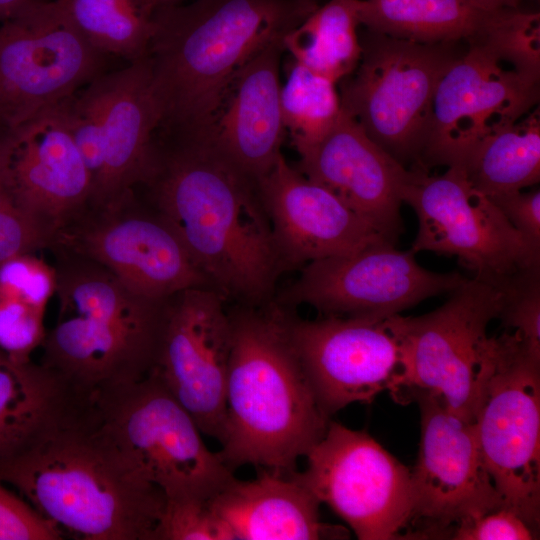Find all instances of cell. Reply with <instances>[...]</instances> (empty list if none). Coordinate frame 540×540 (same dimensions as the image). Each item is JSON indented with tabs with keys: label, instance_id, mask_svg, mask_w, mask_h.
<instances>
[{
	"label": "cell",
	"instance_id": "6da1fadb",
	"mask_svg": "<svg viewBox=\"0 0 540 540\" xmlns=\"http://www.w3.org/2000/svg\"><path fill=\"white\" fill-rule=\"evenodd\" d=\"M136 195L177 234L213 289L228 301L273 299L283 271L255 184L203 134L159 130Z\"/></svg>",
	"mask_w": 540,
	"mask_h": 540
},
{
	"label": "cell",
	"instance_id": "7a4b0ae2",
	"mask_svg": "<svg viewBox=\"0 0 540 540\" xmlns=\"http://www.w3.org/2000/svg\"><path fill=\"white\" fill-rule=\"evenodd\" d=\"M292 309L276 299L229 308L232 342L218 453L233 471L247 465L295 471L331 420L294 345Z\"/></svg>",
	"mask_w": 540,
	"mask_h": 540
},
{
	"label": "cell",
	"instance_id": "3957f363",
	"mask_svg": "<svg viewBox=\"0 0 540 540\" xmlns=\"http://www.w3.org/2000/svg\"><path fill=\"white\" fill-rule=\"evenodd\" d=\"M318 6V0H193L156 8L147 57L160 129L206 133L238 71Z\"/></svg>",
	"mask_w": 540,
	"mask_h": 540
},
{
	"label": "cell",
	"instance_id": "277c9868",
	"mask_svg": "<svg viewBox=\"0 0 540 540\" xmlns=\"http://www.w3.org/2000/svg\"><path fill=\"white\" fill-rule=\"evenodd\" d=\"M0 482L16 488L63 536L83 540H156L166 504L127 467L91 402L1 464Z\"/></svg>",
	"mask_w": 540,
	"mask_h": 540
},
{
	"label": "cell",
	"instance_id": "5b68a950",
	"mask_svg": "<svg viewBox=\"0 0 540 540\" xmlns=\"http://www.w3.org/2000/svg\"><path fill=\"white\" fill-rule=\"evenodd\" d=\"M59 316L42 363L79 397L149 374L166 303L142 298L97 262L53 249Z\"/></svg>",
	"mask_w": 540,
	"mask_h": 540
},
{
	"label": "cell",
	"instance_id": "8992f818",
	"mask_svg": "<svg viewBox=\"0 0 540 540\" xmlns=\"http://www.w3.org/2000/svg\"><path fill=\"white\" fill-rule=\"evenodd\" d=\"M539 14L468 45L444 72L432 101L422 166H452L477 141L535 107L540 80Z\"/></svg>",
	"mask_w": 540,
	"mask_h": 540
},
{
	"label": "cell",
	"instance_id": "52a82bcc",
	"mask_svg": "<svg viewBox=\"0 0 540 540\" xmlns=\"http://www.w3.org/2000/svg\"><path fill=\"white\" fill-rule=\"evenodd\" d=\"M98 424L132 473L167 501L210 500L235 476L152 373L95 394Z\"/></svg>",
	"mask_w": 540,
	"mask_h": 540
},
{
	"label": "cell",
	"instance_id": "ba28073f",
	"mask_svg": "<svg viewBox=\"0 0 540 540\" xmlns=\"http://www.w3.org/2000/svg\"><path fill=\"white\" fill-rule=\"evenodd\" d=\"M473 425L504 506L540 523V355L520 335L489 337Z\"/></svg>",
	"mask_w": 540,
	"mask_h": 540
},
{
	"label": "cell",
	"instance_id": "9c48e42d",
	"mask_svg": "<svg viewBox=\"0 0 540 540\" xmlns=\"http://www.w3.org/2000/svg\"><path fill=\"white\" fill-rule=\"evenodd\" d=\"M341 84L342 109L407 169L421 168L435 90L458 43H419L369 32ZM426 170V169H425Z\"/></svg>",
	"mask_w": 540,
	"mask_h": 540
},
{
	"label": "cell",
	"instance_id": "30bf717a",
	"mask_svg": "<svg viewBox=\"0 0 540 540\" xmlns=\"http://www.w3.org/2000/svg\"><path fill=\"white\" fill-rule=\"evenodd\" d=\"M501 290L467 279L437 309L402 316L405 375L393 398L400 404L429 397L473 423L483 380L488 326L499 316Z\"/></svg>",
	"mask_w": 540,
	"mask_h": 540
},
{
	"label": "cell",
	"instance_id": "8fae6325",
	"mask_svg": "<svg viewBox=\"0 0 540 540\" xmlns=\"http://www.w3.org/2000/svg\"><path fill=\"white\" fill-rule=\"evenodd\" d=\"M401 199L415 212L418 232L411 249L457 257L475 278L498 285L540 264V248L529 243L458 165L441 175L409 169Z\"/></svg>",
	"mask_w": 540,
	"mask_h": 540
},
{
	"label": "cell",
	"instance_id": "7c38bea8",
	"mask_svg": "<svg viewBox=\"0 0 540 540\" xmlns=\"http://www.w3.org/2000/svg\"><path fill=\"white\" fill-rule=\"evenodd\" d=\"M107 55L61 0L37 1L0 24V131L72 97L104 73Z\"/></svg>",
	"mask_w": 540,
	"mask_h": 540
},
{
	"label": "cell",
	"instance_id": "4fadbf2b",
	"mask_svg": "<svg viewBox=\"0 0 540 540\" xmlns=\"http://www.w3.org/2000/svg\"><path fill=\"white\" fill-rule=\"evenodd\" d=\"M305 457L298 478L359 540L399 539L411 524V468L366 432L330 420Z\"/></svg>",
	"mask_w": 540,
	"mask_h": 540
},
{
	"label": "cell",
	"instance_id": "5bb4252c",
	"mask_svg": "<svg viewBox=\"0 0 540 540\" xmlns=\"http://www.w3.org/2000/svg\"><path fill=\"white\" fill-rule=\"evenodd\" d=\"M53 247L97 262L148 300L165 302L186 289L212 288L177 234L134 190L113 206L88 209L58 234Z\"/></svg>",
	"mask_w": 540,
	"mask_h": 540
},
{
	"label": "cell",
	"instance_id": "9a60e30c",
	"mask_svg": "<svg viewBox=\"0 0 540 540\" xmlns=\"http://www.w3.org/2000/svg\"><path fill=\"white\" fill-rule=\"evenodd\" d=\"M415 252L382 241L355 252L312 261L277 297L287 307L309 305L322 316L385 318L450 293L468 278L423 268Z\"/></svg>",
	"mask_w": 540,
	"mask_h": 540
},
{
	"label": "cell",
	"instance_id": "2e32d148",
	"mask_svg": "<svg viewBox=\"0 0 540 540\" xmlns=\"http://www.w3.org/2000/svg\"><path fill=\"white\" fill-rule=\"evenodd\" d=\"M291 335L322 412L369 403L387 391L394 398L405 375L400 314L385 318L322 316L292 311Z\"/></svg>",
	"mask_w": 540,
	"mask_h": 540
},
{
	"label": "cell",
	"instance_id": "e0dca14e",
	"mask_svg": "<svg viewBox=\"0 0 540 540\" xmlns=\"http://www.w3.org/2000/svg\"><path fill=\"white\" fill-rule=\"evenodd\" d=\"M228 300L196 287L166 303L150 373L188 411L203 434L220 442L232 342Z\"/></svg>",
	"mask_w": 540,
	"mask_h": 540
},
{
	"label": "cell",
	"instance_id": "ac0fdd59",
	"mask_svg": "<svg viewBox=\"0 0 540 540\" xmlns=\"http://www.w3.org/2000/svg\"><path fill=\"white\" fill-rule=\"evenodd\" d=\"M0 157L15 201L50 246L89 209L91 178L70 133L65 101L0 131Z\"/></svg>",
	"mask_w": 540,
	"mask_h": 540
},
{
	"label": "cell",
	"instance_id": "d6986e66",
	"mask_svg": "<svg viewBox=\"0 0 540 540\" xmlns=\"http://www.w3.org/2000/svg\"><path fill=\"white\" fill-rule=\"evenodd\" d=\"M416 403L421 413V436L411 469V523L445 531L465 518L504 506L485 465L473 423L432 398H419Z\"/></svg>",
	"mask_w": 540,
	"mask_h": 540
},
{
	"label": "cell",
	"instance_id": "ffe728a7",
	"mask_svg": "<svg viewBox=\"0 0 540 540\" xmlns=\"http://www.w3.org/2000/svg\"><path fill=\"white\" fill-rule=\"evenodd\" d=\"M257 188L283 271L390 242L331 192L290 165L283 154Z\"/></svg>",
	"mask_w": 540,
	"mask_h": 540
},
{
	"label": "cell",
	"instance_id": "44dd1931",
	"mask_svg": "<svg viewBox=\"0 0 540 540\" xmlns=\"http://www.w3.org/2000/svg\"><path fill=\"white\" fill-rule=\"evenodd\" d=\"M298 154L297 169L302 174L396 244L404 230L401 189L409 169L377 145L343 109L331 129Z\"/></svg>",
	"mask_w": 540,
	"mask_h": 540
},
{
	"label": "cell",
	"instance_id": "7402d4cb",
	"mask_svg": "<svg viewBox=\"0 0 540 540\" xmlns=\"http://www.w3.org/2000/svg\"><path fill=\"white\" fill-rule=\"evenodd\" d=\"M103 104L102 153L89 209L113 206L148 170L162 108L147 55L99 77Z\"/></svg>",
	"mask_w": 540,
	"mask_h": 540
},
{
	"label": "cell",
	"instance_id": "603a6c76",
	"mask_svg": "<svg viewBox=\"0 0 540 540\" xmlns=\"http://www.w3.org/2000/svg\"><path fill=\"white\" fill-rule=\"evenodd\" d=\"M282 41L251 58L230 82L204 133L214 148L257 186L280 157Z\"/></svg>",
	"mask_w": 540,
	"mask_h": 540
},
{
	"label": "cell",
	"instance_id": "cb8c5ba5",
	"mask_svg": "<svg viewBox=\"0 0 540 540\" xmlns=\"http://www.w3.org/2000/svg\"><path fill=\"white\" fill-rule=\"evenodd\" d=\"M210 504L235 540L348 538L343 527L321 521V503L298 478L297 470L258 469L253 479L234 478Z\"/></svg>",
	"mask_w": 540,
	"mask_h": 540
},
{
	"label": "cell",
	"instance_id": "d4e9b609",
	"mask_svg": "<svg viewBox=\"0 0 540 540\" xmlns=\"http://www.w3.org/2000/svg\"><path fill=\"white\" fill-rule=\"evenodd\" d=\"M527 11H484L469 0H358L359 24L369 32L419 43L468 45L508 32Z\"/></svg>",
	"mask_w": 540,
	"mask_h": 540
},
{
	"label": "cell",
	"instance_id": "484cf974",
	"mask_svg": "<svg viewBox=\"0 0 540 540\" xmlns=\"http://www.w3.org/2000/svg\"><path fill=\"white\" fill-rule=\"evenodd\" d=\"M88 401L42 363L0 349V465L31 449Z\"/></svg>",
	"mask_w": 540,
	"mask_h": 540
},
{
	"label": "cell",
	"instance_id": "4316f807",
	"mask_svg": "<svg viewBox=\"0 0 540 540\" xmlns=\"http://www.w3.org/2000/svg\"><path fill=\"white\" fill-rule=\"evenodd\" d=\"M456 165L463 169L469 183L488 198L537 184L540 180L538 106L477 141Z\"/></svg>",
	"mask_w": 540,
	"mask_h": 540
},
{
	"label": "cell",
	"instance_id": "83f0119b",
	"mask_svg": "<svg viewBox=\"0 0 540 540\" xmlns=\"http://www.w3.org/2000/svg\"><path fill=\"white\" fill-rule=\"evenodd\" d=\"M357 1L329 0L319 5L283 38L284 52L338 84L356 69L362 55Z\"/></svg>",
	"mask_w": 540,
	"mask_h": 540
},
{
	"label": "cell",
	"instance_id": "f1b7e54d",
	"mask_svg": "<svg viewBox=\"0 0 540 540\" xmlns=\"http://www.w3.org/2000/svg\"><path fill=\"white\" fill-rule=\"evenodd\" d=\"M82 35L105 55L133 62L148 53L151 0H61Z\"/></svg>",
	"mask_w": 540,
	"mask_h": 540
},
{
	"label": "cell",
	"instance_id": "f546056e",
	"mask_svg": "<svg viewBox=\"0 0 540 540\" xmlns=\"http://www.w3.org/2000/svg\"><path fill=\"white\" fill-rule=\"evenodd\" d=\"M337 83L292 62L281 87V110L298 153L320 140L341 113Z\"/></svg>",
	"mask_w": 540,
	"mask_h": 540
},
{
	"label": "cell",
	"instance_id": "4dcf8cb0",
	"mask_svg": "<svg viewBox=\"0 0 540 540\" xmlns=\"http://www.w3.org/2000/svg\"><path fill=\"white\" fill-rule=\"evenodd\" d=\"M496 286L502 294L497 319L540 355V264L521 270Z\"/></svg>",
	"mask_w": 540,
	"mask_h": 540
},
{
	"label": "cell",
	"instance_id": "1f68e13d",
	"mask_svg": "<svg viewBox=\"0 0 540 540\" xmlns=\"http://www.w3.org/2000/svg\"><path fill=\"white\" fill-rule=\"evenodd\" d=\"M46 308L0 293V349L16 361H28L41 347L47 329Z\"/></svg>",
	"mask_w": 540,
	"mask_h": 540
},
{
	"label": "cell",
	"instance_id": "d6a6232c",
	"mask_svg": "<svg viewBox=\"0 0 540 540\" xmlns=\"http://www.w3.org/2000/svg\"><path fill=\"white\" fill-rule=\"evenodd\" d=\"M156 540H235L210 500L167 501Z\"/></svg>",
	"mask_w": 540,
	"mask_h": 540
},
{
	"label": "cell",
	"instance_id": "836d02e7",
	"mask_svg": "<svg viewBox=\"0 0 540 540\" xmlns=\"http://www.w3.org/2000/svg\"><path fill=\"white\" fill-rule=\"evenodd\" d=\"M63 535L25 499L0 482V540H59Z\"/></svg>",
	"mask_w": 540,
	"mask_h": 540
},
{
	"label": "cell",
	"instance_id": "e575fe53",
	"mask_svg": "<svg viewBox=\"0 0 540 540\" xmlns=\"http://www.w3.org/2000/svg\"><path fill=\"white\" fill-rule=\"evenodd\" d=\"M456 540H531L536 530L511 509L501 506L480 515L465 518L450 529Z\"/></svg>",
	"mask_w": 540,
	"mask_h": 540
},
{
	"label": "cell",
	"instance_id": "d590c367",
	"mask_svg": "<svg viewBox=\"0 0 540 540\" xmlns=\"http://www.w3.org/2000/svg\"><path fill=\"white\" fill-rule=\"evenodd\" d=\"M50 240L22 209L0 215V262L12 256L48 249Z\"/></svg>",
	"mask_w": 540,
	"mask_h": 540
},
{
	"label": "cell",
	"instance_id": "8d00e7d4",
	"mask_svg": "<svg viewBox=\"0 0 540 540\" xmlns=\"http://www.w3.org/2000/svg\"><path fill=\"white\" fill-rule=\"evenodd\" d=\"M503 215L533 246L540 248V191L522 190L490 198Z\"/></svg>",
	"mask_w": 540,
	"mask_h": 540
},
{
	"label": "cell",
	"instance_id": "74e56055",
	"mask_svg": "<svg viewBox=\"0 0 540 540\" xmlns=\"http://www.w3.org/2000/svg\"><path fill=\"white\" fill-rule=\"evenodd\" d=\"M40 0H0V23L8 20Z\"/></svg>",
	"mask_w": 540,
	"mask_h": 540
},
{
	"label": "cell",
	"instance_id": "f35d334b",
	"mask_svg": "<svg viewBox=\"0 0 540 540\" xmlns=\"http://www.w3.org/2000/svg\"><path fill=\"white\" fill-rule=\"evenodd\" d=\"M474 6L484 11L519 9L522 0H469Z\"/></svg>",
	"mask_w": 540,
	"mask_h": 540
},
{
	"label": "cell",
	"instance_id": "ab89813d",
	"mask_svg": "<svg viewBox=\"0 0 540 540\" xmlns=\"http://www.w3.org/2000/svg\"><path fill=\"white\" fill-rule=\"evenodd\" d=\"M183 1L184 0H151V5H152V9L154 11L158 7L165 6V5H170V4L181 3Z\"/></svg>",
	"mask_w": 540,
	"mask_h": 540
},
{
	"label": "cell",
	"instance_id": "60d3db41",
	"mask_svg": "<svg viewBox=\"0 0 540 540\" xmlns=\"http://www.w3.org/2000/svg\"><path fill=\"white\" fill-rule=\"evenodd\" d=\"M40 1H52V0H40Z\"/></svg>",
	"mask_w": 540,
	"mask_h": 540
}]
</instances>
